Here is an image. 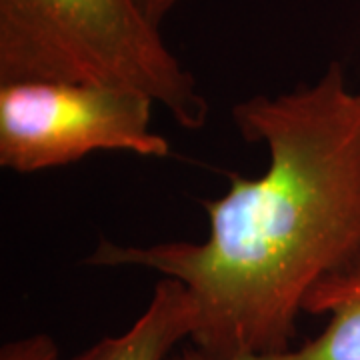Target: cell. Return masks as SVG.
Masks as SVG:
<instances>
[{"mask_svg":"<svg viewBox=\"0 0 360 360\" xmlns=\"http://www.w3.org/2000/svg\"><path fill=\"white\" fill-rule=\"evenodd\" d=\"M304 314L324 319L319 335L283 354L240 360H360V257L312 288ZM170 360L208 359L188 347Z\"/></svg>","mask_w":360,"mask_h":360,"instance_id":"4","label":"cell"},{"mask_svg":"<svg viewBox=\"0 0 360 360\" xmlns=\"http://www.w3.org/2000/svg\"><path fill=\"white\" fill-rule=\"evenodd\" d=\"M155 101L141 92L77 82L0 84V167L34 174L101 150L167 158L153 130Z\"/></svg>","mask_w":360,"mask_h":360,"instance_id":"3","label":"cell"},{"mask_svg":"<svg viewBox=\"0 0 360 360\" xmlns=\"http://www.w3.org/2000/svg\"><path fill=\"white\" fill-rule=\"evenodd\" d=\"M139 2L142 4L144 13L148 14L156 25H162V20L184 0H139Z\"/></svg>","mask_w":360,"mask_h":360,"instance_id":"7","label":"cell"},{"mask_svg":"<svg viewBox=\"0 0 360 360\" xmlns=\"http://www.w3.org/2000/svg\"><path fill=\"white\" fill-rule=\"evenodd\" d=\"M232 120L248 144L266 148L269 167L258 176L229 172L226 193L202 200L205 240L103 238L84 260L182 284L196 309L191 347L208 360L290 350L312 288L360 257V90L342 65L246 98Z\"/></svg>","mask_w":360,"mask_h":360,"instance_id":"1","label":"cell"},{"mask_svg":"<svg viewBox=\"0 0 360 360\" xmlns=\"http://www.w3.org/2000/svg\"><path fill=\"white\" fill-rule=\"evenodd\" d=\"M196 309L186 288L172 278H160L142 314L124 333L104 336L75 360H170L184 338L191 340Z\"/></svg>","mask_w":360,"mask_h":360,"instance_id":"5","label":"cell"},{"mask_svg":"<svg viewBox=\"0 0 360 360\" xmlns=\"http://www.w3.org/2000/svg\"><path fill=\"white\" fill-rule=\"evenodd\" d=\"M77 82L141 92L179 127L208 103L139 0H0V84Z\"/></svg>","mask_w":360,"mask_h":360,"instance_id":"2","label":"cell"},{"mask_svg":"<svg viewBox=\"0 0 360 360\" xmlns=\"http://www.w3.org/2000/svg\"><path fill=\"white\" fill-rule=\"evenodd\" d=\"M0 360H60V348L51 335L37 333L2 345Z\"/></svg>","mask_w":360,"mask_h":360,"instance_id":"6","label":"cell"}]
</instances>
